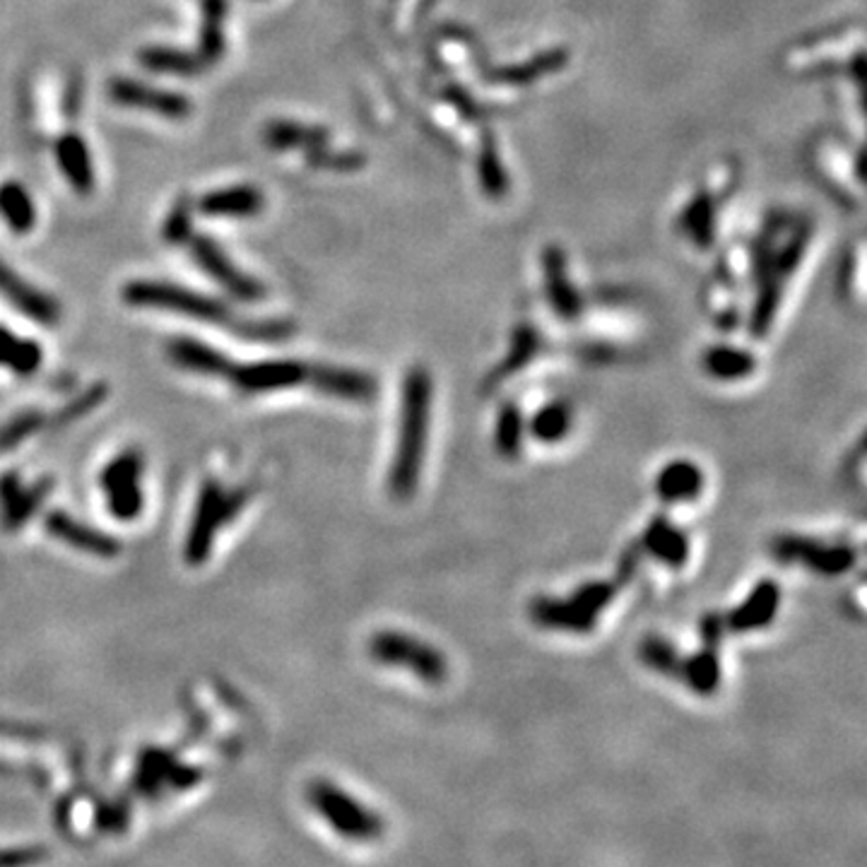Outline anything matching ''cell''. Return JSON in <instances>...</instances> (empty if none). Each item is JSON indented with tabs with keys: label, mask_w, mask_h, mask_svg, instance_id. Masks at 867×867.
Wrapping results in <instances>:
<instances>
[{
	"label": "cell",
	"mask_w": 867,
	"mask_h": 867,
	"mask_svg": "<svg viewBox=\"0 0 867 867\" xmlns=\"http://www.w3.org/2000/svg\"><path fill=\"white\" fill-rule=\"evenodd\" d=\"M123 300L131 306H145V308H162V312H172L186 318H196L203 323H217L227 330L241 335V338L251 340H282L292 333V326L284 321H243L239 318L229 306L213 300L198 292H191L186 288L170 282H154V280H136L128 282L123 288Z\"/></svg>",
	"instance_id": "cell-1"
},
{
	"label": "cell",
	"mask_w": 867,
	"mask_h": 867,
	"mask_svg": "<svg viewBox=\"0 0 867 867\" xmlns=\"http://www.w3.org/2000/svg\"><path fill=\"white\" fill-rule=\"evenodd\" d=\"M432 373L415 367L403 381V398H400V424L398 442L393 453L388 487L400 501H408L420 487L422 463L426 456V438H430L432 422Z\"/></svg>",
	"instance_id": "cell-2"
},
{
	"label": "cell",
	"mask_w": 867,
	"mask_h": 867,
	"mask_svg": "<svg viewBox=\"0 0 867 867\" xmlns=\"http://www.w3.org/2000/svg\"><path fill=\"white\" fill-rule=\"evenodd\" d=\"M251 491L241 489H225L217 480H208L201 489L198 497V509L193 516V523L186 538L184 556L191 566H201L208 560L215 535L219 533V528L229 523L231 519H237V513L249 503Z\"/></svg>",
	"instance_id": "cell-3"
},
{
	"label": "cell",
	"mask_w": 867,
	"mask_h": 867,
	"mask_svg": "<svg viewBox=\"0 0 867 867\" xmlns=\"http://www.w3.org/2000/svg\"><path fill=\"white\" fill-rule=\"evenodd\" d=\"M306 795L314 810L333 826L335 834H340L349 841H361V844L367 841L369 844V841L381 838L386 832L383 820L379 814L369 810L367 805H361V802L349 793H345L340 785H335L330 781H314L308 785Z\"/></svg>",
	"instance_id": "cell-4"
},
{
	"label": "cell",
	"mask_w": 867,
	"mask_h": 867,
	"mask_svg": "<svg viewBox=\"0 0 867 867\" xmlns=\"http://www.w3.org/2000/svg\"><path fill=\"white\" fill-rule=\"evenodd\" d=\"M369 653L381 665L415 672V678L426 684H442L448 678L446 655L434 649L432 643L420 641L403 631H377L369 641Z\"/></svg>",
	"instance_id": "cell-5"
},
{
	"label": "cell",
	"mask_w": 867,
	"mask_h": 867,
	"mask_svg": "<svg viewBox=\"0 0 867 867\" xmlns=\"http://www.w3.org/2000/svg\"><path fill=\"white\" fill-rule=\"evenodd\" d=\"M771 552L783 564H800L822 576L846 574L856 564V550L848 545H826L800 535H779L771 542Z\"/></svg>",
	"instance_id": "cell-6"
},
{
	"label": "cell",
	"mask_w": 867,
	"mask_h": 867,
	"mask_svg": "<svg viewBox=\"0 0 867 867\" xmlns=\"http://www.w3.org/2000/svg\"><path fill=\"white\" fill-rule=\"evenodd\" d=\"M142 456L138 451H126L101 473V489L107 495L109 511L119 521H133L142 511Z\"/></svg>",
	"instance_id": "cell-7"
},
{
	"label": "cell",
	"mask_w": 867,
	"mask_h": 867,
	"mask_svg": "<svg viewBox=\"0 0 867 867\" xmlns=\"http://www.w3.org/2000/svg\"><path fill=\"white\" fill-rule=\"evenodd\" d=\"M188 246H191L193 261H196L205 270V275H210L215 282L223 284L229 294H235L237 300H241V302L263 300L265 296L263 284L256 282L249 275H243L213 239L193 235L188 239Z\"/></svg>",
	"instance_id": "cell-8"
},
{
	"label": "cell",
	"mask_w": 867,
	"mask_h": 867,
	"mask_svg": "<svg viewBox=\"0 0 867 867\" xmlns=\"http://www.w3.org/2000/svg\"><path fill=\"white\" fill-rule=\"evenodd\" d=\"M109 97L111 101L121 107L131 109H142L160 113L164 119L172 121H184L188 119V113L193 111V105L178 93H170V89H160L145 83L131 80V77H113L109 83Z\"/></svg>",
	"instance_id": "cell-9"
},
{
	"label": "cell",
	"mask_w": 867,
	"mask_h": 867,
	"mask_svg": "<svg viewBox=\"0 0 867 867\" xmlns=\"http://www.w3.org/2000/svg\"><path fill=\"white\" fill-rule=\"evenodd\" d=\"M723 617L706 615L702 622L704 646L682 663V682L698 696H708L720 684V641H723Z\"/></svg>",
	"instance_id": "cell-10"
},
{
	"label": "cell",
	"mask_w": 867,
	"mask_h": 867,
	"mask_svg": "<svg viewBox=\"0 0 867 867\" xmlns=\"http://www.w3.org/2000/svg\"><path fill=\"white\" fill-rule=\"evenodd\" d=\"M308 365L294 359H273V361H256V365H235L229 377L243 393H273L282 388H294L308 381Z\"/></svg>",
	"instance_id": "cell-11"
},
{
	"label": "cell",
	"mask_w": 867,
	"mask_h": 867,
	"mask_svg": "<svg viewBox=\"0 0 867 867\" xmlns=\"http://www.w3.org/2000/svg\"><path fill=\"white\" fill-rule=\"evenodd\" d=\"M0 296H6V300L15 306V312L36 323H44V326H54V323L61 321L58 304L51 300L48 294L32 288L30 282H24L15 270L8 268L3 261H0Z\"/></svg>",
	"instance_id": "cell-12"
},
{
	"label": "cell",
	"mask_w": 867,
	"mask_h": 867,
	"mask_svg": "<svg viewBox=\"0 0 867 867\" xmlns=\"http://www.w3.org/2000/svg\"><path fill=\"white\" fill-rule=\"evenodd\" d=\"M44 525L51 535L56 540L66 542V545L87 552V554H97V556H116L121 552L119 540L111 538L105 530H97L87 523L75 521L73 516L63 513V511H51L46 513Z\"/></svg>",
	"instance_id": "cell-13"
},
{
	"label": "cell",
	"mask_w": 867,
	"mask_h": 867,
	"mask_svg": "<svg viewBox=\"0 0 867 867\" xmlns=\"http://www.w3.org/2000/svg\"><path fill=\"white\" fill-rule=\"evenodd\" d=\"M530 619L542 629L588 633L598 625V617L586 613L572 595L568 598H535L530 603Z\"/></svg>",
	"instance_id": "cell-14"
},
{
	"label": "cell",
	"mask_w": 867,
	"mask_h": 867,
	"mask_svg": "<svg viewBox=\"0 0 867 867\" xmlns=\"http://www.w3.org/2000/svg\"><path fill=\"white\" fill-rule=\"evenodd\" d=\"M779 605H781L779 584H773V581H761V584H757L755 590L747 595V600L728 615L726 622L737 633L757 631L773 622L776 613H779Z\"/></svg>",
	"instance_id": "cell-15"
},
{
	"label": "cell",
	"mask_w": 867,
	"mask_h": 867,
	"mask_svg": "<svg viewBox=\"0 0 867 867\" xmlns=\"http://www.w3.org/2000/svg\"><path fill=\"white\" fill-rule=\"evenodd\" d=\"M641 545L651 556H655L658 562H663L670 568H682L687 564L692 552L687 533L678 525H672L665 516H655L649 523L641 538Z\"/></svg>",
	"instance_id": "cell-16"
},
{
	"label": "cell",
	"mask_w": 867,
	"mask_h": 867,
	"mask_svg": "<svg viewBox=\"0 0 867 867\" xmlns=\"http://www.w3.org/2000/svg\"><path fill=\"white\" fill-rule=\"evenodd\" d=\"M308 381H312L316 391L343 400H371L377 395V381L353 369L312 367L308 369Z\"/></svg>",
	"instance_id": "cell-17"
},
{
	"label": "cell",
	"mask_w": 867,
	"mask_h": 867,
	"mask_svg": "<svg viewBox=\"0 0 867 867\" xmlns=\"http://www.w3.org/2000/svg\"><path fill=\"white\" fill-rule=\"evenodd\" d=\"M166 355H170L181 369L203 373V377H229V371L235 369V361L229 357L193 338L172 340L170 347H166Z\"/></svg>",
	"instance_id": "cell-18"
},
{
	"label": "cell",
	"mask_w": 867,
	"mask_h": 867,
	"mask_svg": "<svg viewBox=\"0 0 867 867\" xmlns=\"http://www.w3.org/2000/svg\"><path fill=\"white\" fill-rule=\"evenodd\" d=\"M706 477L692 460H670L663 470L658 473L655 491L665 503H687L694 501L704 491Z\"/></svg>",
	"instance_id": "cell-19"
},
{
	"label": "cell",
	"mask_w": 867,
	"mask_h": 867,
	"mask_svg": "<svg viewBox=\"0 0 867 867\" xmlns=\"http://www.w3.org/2000/svg\"><path fill=\"white\" fill-rule=\"evenodd\" d=\"M56 160L68 184L87 196L95 188V166L80 133H66L56 140Z\"/></svg>",
	"instance_id": "cell-20"
},
{
	"label": "cell",
	"mask_w": 867,
	"mask_h": 867,
	"mask_svg": "<svg viewBox=\"0 0 867 867\" xmlns=\"http://www.w3.org/2000/svg\"><path fill=\"white\" fill-rule=\"evenodd\" d=\"M263 193L253 186H231L208 193L198 201V210L208 217H253L263 210Z\"/></svg>",
	"instance_id": "cell-21"
},
{
	"label": "cell",
	"mask_w": 867,
	"mask_h": 867,
	"mask_svg": "<svg viewBox=\"0 0 867 867\" xmlns=\"http://www.w3.org/2000/svg\"><path fill=\"white\" fill-rule=\"evenodd\" d=\"M203 24H201V44L196 54L205 66L215 63L225 54V18H227V0H201Z\"/></svg>",
	"instance_id": "cell-22"
},
{
	"label": "cell",
	"mask_w": 867,
	"mask_h": 867,
	"mask_svg": "<svg viewBox=\"0 0 867 867\" xmlns=\"http://www.w3.org/2000/svg\"><path fill=\"white\" fill-rule=\"evenodd\" d=\"M42 345L20 338V335L10 333L6 326H0V367L10 369L18 377H32V373L42 367Z\"/></svg>",
	"instance_id": "cell-23"
},
{
	"label": "cell",
	"mask_w": 867,
	"mask_h": 867,
	"mask_svg": "<svg viewBox=\"0 0 867 867\" xmlns=\"http://www.w3.org/2000/svg\"><path fill=\"white\" fill-rule=\"evenodd\" d=\"M0 217L6 219L15 235H28L36 223V210L30 193L18 181H8V184L0 186Z\"/></svg>",
	"instance_id": "cell-24"
},
{
	"label": "cell",
	"mask_w": 867,
	"mask_h": 867,
	"mask_svg": "<svg viewBox=\"0 0 867 867\" xmlns=\"http://www.w3.org/2000/svg\"><path fill=\"white\" fill-rule=\"evenodd\" d=\"M140 63L154 73H174V75H198L203 73L205 63L193 51H178L170 46H150L140 51Z\"/></svg>",
	"instance_id": "cell-25"
},
{
	"label": "cell",
	"mask_w": 867,
	"mask_h": 867,
	"mask_svg": "<svg viewBox=\"0 0 867 867\" xmlns=\"http://www.w3.org/2000/svg\"><path fill=\"white\" fill-rule=\"evenodd\" d=\"M574 412L562 400H554V403L538 410L533 420H530V434H533L538 442L542 444H556L572 430Z\"/></svg>",
	"instance_id": "cell-26"
},
{
	"label": "cell",
	"mask_w": 867,
	"mask_h": 867,
	"mask_svg": "<svg viewBox=\"0 0 867 867\" xmlns=\"http://www.w3.org/2000/svg\"><path fill=\"white\" fill-rule=\"evenodd\" d=\"M548 288H550V300L554 312L562 318H574L581 312V302L576 292L572 290V284L566 282L564 273V261L562 253H556V249H550L548 253Z\"/></svg>",
	"instance_id": "cell-27"
},
{
	"label": "cell",
	"mask_w": 867,
	"mask_h": 867,
	"mask_svg": "<svg viewBox=\"0 0 867 867\" xmlns=\"http://www.w3.org/2000/svg\"><path fill=\"white\" fill-rule=\"evenodd\" d=\"M704 369L714 379L733 381L755 371V357L733 347H714L704 355Z\"/></svg>",
	"instance_id": "cell-28"
},
{
	"label": "cell",
	"mask_w": 867,
	"mask_h": 867,
	"mask_svg": "<svg viewBox=\"0 0 867 867\" xmlns=\"http://www.w3.org/2000/svg\"><path fill=\"white\" fill-rule=\"evenodd\" d=\"M523 415L519 405L507 403L497 415V426H495V446L507 458H516L523 448Z\"/></svg>",
	"instance_id": "cell-29"
},
{
	"label": "cell",
	"mask_w": 867,
	"mask_h": 867,
	"mask_svg": "<svg viewBox=\"0 0 867 867\" xmlns=\"http://www.w3.org/2000/svg\"><path fill=\"white\" fill-rule=\"evenodd\" d=\"M639 658L643 660L646 668H651L660 675L665 678H682V663L684 658H680L678 649L670 641L660 637H646L639 646Z\"/></svg>",
	"instance_id": "cell-30"
},
{
	"label": "cell",
	"mask_w": 867,
	"mask_h": 867,
	"mask_svg": "<svg viewBox=\"0 0 867 867\" xmlns=\"http://www.w3.org/2000/svg\"><path fill=\"white\" fill-rule=\"evenodd\" d=\"M265 142L278 150L282 148H308L314 150L321 142H326V133L314 131L292 121H275L265 128Z\"/></svg>",
	"instance_id": "cell-31"
},
{
	"label": "cell",
	"mask_w": 867,
	"mask_h": 867,
	"mask_svg": "<svg viewBox=\"0 0 867 867\" xmlns=\"http://www.w3.org/2000/svg\"><path fill=\"white\" fill-rule=\"evenodd\" d=\"M51 491V480H42V483H36L32 489H28V491H18V497L12 499L10 503H6L3 507V519H6V528L8 530H15V528H20V525H24L28 523L32 516H34V511L39 509V503H42V499L48 495Z\"/></svg>",
	"instance_id": "cell-32"
},
{
	"label": "cell",
	"mask_w": 867,
	"mask_h": 867,
	"mask_svg": "<svg viewBox=\"0 0 867 867\" xmlns=\"http://www.w3.org/2000/svg\"><path fill=\"white\" fill-rule=\"evenodd\" d=\"M538 353V335L530 330V328H521L519 333H516V340H513V345H511V353H509V359L503 361V365L491 373L489 377V381H487V388L495 383V381H499V379H507V377H511L513 371H519V369H523L530 359H533V355Z\"/></svg>",
	"instance_id": "cell-33"
},
{
	"label": "cell",
	"mask_w": 867,
	"mask_h": 867,
	"mask_svg": "<svg viewBox=\"0 0 867 867\" xmlns=\"http://www.w3.org/2000/svg\"><path fill=\"white\" fill-rule=\"evenodd\" d=\"M44 422H46V418L39 415V412H24V415L15 418L3 432H0V451L18 446L20 442H24V438L42 430Z\"/></svg>",
	"instance_id": "cell-34"
},
{
	"label": "cell",
	"mask_w": 867,
	"mask_h": 867,
	"mask_svg": "<svg viewBox=\"0 0 867 867\" xmlns=\"http://www.w3.org/2000/svg\"><path fill=\"white\" fill-rule=\"evenodd\" d=\"M193 237V208L188 201H178L164 223V239L170 243H188Z\"/></svg>",
	"instance_id": "cell-35"
},
{
	"label": "cell",
	"mask_w": 867,
	"mask_h": 867,
	"mask_svg": "<svg viewBox=\"0 0 867 867\" xmlns=\"http://www.w3.org/2000/svg\"><path fill=\"white\" fill-rule=\"evenodd\" d=\"M105 395H107V386L105 383H97V386H93V388H87V391L77 398V400H73V403H68L66 408H63L58 415L54 418V422H58V424H71V422H75L77 418H83V415H87L89 410H95L101 400H105ZM56 424V426H58Z\"/></svg>",
	"instance_id": "cell-36"
},
{
	"label": "cell",
	"mask_w": 867,
	"mask_h": 867,
	"mask_svg": "<svg viewBox=\"0 0 867 867\" xmlns=\"http://www.w3.org/2000/svg\"><path fill=\"white\" fill-rule=\"evenodd\" d=\"M46 856L44 850L39 848H18V850H6L0 853V865H24V863H36Z\"/></svg>",
	"instance_id": "cell-37"
}]
</instances>
